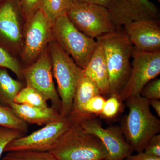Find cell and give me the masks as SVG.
<instances>
[{
	"label": "cell",
	"mask_w": 160,
	"mask_h": 160,
	"mask_svg": "<svg viewBox=\"0 0 160 160\" xmlns=\"http://www.w3.org/2000/svg\"><path fill=\"white\" fill-rule=\"evenodd\" d=\"M66 15L80 31L94 39L119 30L107 8L101 5L74 2Z\"/></svg>",
	"instance_id": "8992f818"
},
{
	"label": "cell",
	"mask_w": 160,
	"mask_h": 160,
	"mask_svg": "<svg viewBox=\"0 0 160 160\" xmlns=\"http://www.w3.org/2000/svg\"><path fill=\"white\" fill-rule=\"evenodd\" d=\"M20 0H2L0 3V47L8 51L22 46V19Z\"/></svg>",
	"instance_id": "7c38bea8"
},
{
	"label": "cell",
	"mask_w": 160,
	"mask_h": 160,
	"mask_svg": "<svg viewBox=\"0 0 160 160\" xmlns=\"http://www.w3.org/2000/svg\"><path fill=\"white\" fill-rule=\"evenodd\" d=\"M50 152L58 160H105L107 156L102 141L76 120Z\"/></svg>",
	"instance_id": "3957f363"
},
{
	"label": "cell",
	"mask_w": 160,
	"mask_h": 160,
	"mask_svg": "<svg viewBox=\"0 0 160 160\" xmlns=\"http://www.w3.org/2000/svg\"><path fill=\"white\" fill-rule=\"evenodd\" d=\"M73 0H42L40 9L52 23L66 13L74 3Z\"/></svg>",
	"instance_id": "d6986e66"
},
{
	"label": "cell",
	"mask_w": 160,
	"mask_h": 160,
	"mask_svg": "<svg viewBox=\"0 0 160 160\" xmlns=\"http://www.w3.org/2000/svg\"><path fill=\"white\" fill-rule=\"evenodd\" d=\"M9 106L18 117L27 123L46 125L62 117L53 107L41 108L14 102Z\"/></svg>",
	"instance_id": "2e32d148"
},
{
	"label": "cell",
	"mask_w": 160,
	"mask_h": 160,
	"mask_svg": "<svg viewBox=\"0 0 160 160\" xmlns=\"http://www.w3.org/2000/svg\"><path fill=\"white\" fill-rule=\"evenodd\" d=\"M0 126L26 132L27 123L18 117L10 107L0 105Z\"/></svg>",
	"instance_id": "44dd1931"
},
{
	"label": "cell",
	"mask_w": 160,
	"mask_h": 160,
	"mask_svg": "<svg viewBox=\"0 0 160 160\" xmlns=\"http://www.w3.org/2000/svg\"><path fill=\"white\" fill-rule=\"evenodd\" d=\"M42 0H20L21 8L26 21L40 9Z\"/></svg>",
	"instance_id": "83f0119b"
},
{
	"label": "cell",
	"mask_w": 160,
	"mask_h": 160,
	"mask_svg": "<svg viewBox=\"0 0 160 160\" xmlns=\"http://www.w3.org/2000/svg\"><path fill=\"white\" fill-rule=\"evenodd\" d=\"M159 3L160 2V0H157Z\"/></svg>",
	"instance_id": "d6a6232c"
},
{
	"label": "cell",
	"mask_w": 160,
	"mask_h": 160,
	"mask_svg": "<svg viewBox=\"0 0 160 160\" xmlns=\"http://www.w3.org/2000/svg\"><path fill=\"white\" fill-rule=\"evenodd\" d=\"M150 106L153 108L156 113L158 116L160 117V101L159 99H152L149 100Z\"/></svg>",
	"instance_id": "1f68e13d"
},
{
	"label": "cell",
	"mask_w": 160,
	"mask_h": 160,
	"mask_svg": "<svg viewBox=\"0 0 160 160\" xmlns=\"http://www.w3.org/2000/svg\"><path fill=\"white\" fill-rule=\"evenodd\" d=\"M23 87L22 83L11 77L4 68H0V102L9 106Z\"/></svg>",
	"instance_id": "ac0fdd59"
},
{
	"label": "cell",
	"mask_w": 160,
	"mask_h": 160,
	"mask_svg": "<svg viewBox=\"0 0 160 160\" xmlns=\"http://www.w3.org/2000/svg\"><path fill=\"white\" fill-rule=\"evenodd\" d=\"M1 160H58L50 151L19 150L8 152Z\"/></svg>",
	"instance_id": "7402d4cb"
},
{
	"label": "cell",
	"mask_w": 160,
	"mask_h": 160,
	"mask_svg": "<svg viewBox=\"0 0 160 160\" xmlns=\"http://www.w3.org/2000/svg\"><path fill=\"white\" fill-rule=\"evenodd\" d=\"M110 0H73L74 2L88 3L98 4L107 7Z\"/></svg>",
	"instance_id": "4dcf8cb0"
},
{
	"label": "cell",
	"mask_w": 160,
	"mask_h": 160,
	"mask_svg": "<svg viewBox=\"0 0 160 160\" xmlns=\"http://www.w3.org/2000/svg\"><path fill=\"white\" fill-rule=\"evenodd\" d=\"M106 8L118 29L135 21L159 16L157 6L150 0H110Z\"/></svg>",
	"instance_id": "4fadbf2b"
},
{
	"label": "cell",
	"mask_w": 160,
	"mask_h": 160,
	"mask_svg": "<svg viewBox=\"0 0 160 160\" xmlns=\"http://www.w3.org/2000/svg\"><path fill=\"white\" fill-rule=\"evenodd\" d=\"M78 121L85 131L94 134L102 141L107 152L105 160H124L134 151L126 141L121 126H110L104 129L94 117Z\"/></svg>",
	"instance_id": "8fae6325"
},
{
	"label": "cell",
	"mask_w": 160,
	"mask_h": 160,
	"mask_svg": "<svg viewBox=\"0 0 160 160\" xmlns=\"http://www.w3.org/2000/svg\"><path fill=\"white\" fill-rule=\"evenodd\" d=\"M98 94H101L99 89L83 73L76 89L72 109L69 115L78 121L84 118V106L92 98Z\"/></svg>",
	"instance_id": "e0dca14e"
},
{
	"label": "cell",
	"mask_w": 160,
	"mask_h": 160,
	"mask_svg": "<svg viewBox=\"0 0 160 160\" xmlns=\"http://www.w3.org/2000/svg\"><path fill=\"white\" fill-rule=\"evenodd\" d=\"M122 102L118 95L112 94L106 99L100 115L106 119H112L118 114L122 109Z\"/></svg>",
	"instance_id": "cb8c5ba5"
},
{
	"label": "cell",
	"mask_w": 160,
	"mask_h": 160,
	"mask_svg": "<svg viewBox=\"0 0 160 160\" xmlns=\"http://www.w3.org/2000/svg\"><path fill=\"white\" fill-rule=\"evenodd\" d=\"M26 86L38 92L46 101H51L53 107L60 111L61 101L55 86L52 67L48 47L33 63L22 70Z\"/></svg>",
	"instance_id": "30bf717a"
},
{
	"label": "cell",
	"mask_w": 160,
	"mask_h": 160,
	"mask_svg": "<svg viewBox=\"0 0 160 160\" xmlns=\"http://www.w3.org/2000/svg\"><path fill=\"white\" fill-rule=\"evenodd\" d=\"M47 47L52 74L57 83V91L61 99L60 113L62 116H68L72 109L75 92L82 75L83 69L53 39Z\"/></svg>",
	"instance_id": "277c9868"
},
{
	"label": "cell",
	"mask_w": 160,
	"mask_h": 160,
	"mask_svg": "<svg viewBox=\"0 0 160 160\" xmlns=\"http://www.w3.org/2000/svg\"><path fill=\"white\" fill-rule=\"evenodd\" d=\"M97 45L85 68L84 75L89 78L99 89L103 96H109V75L104 49L102 44Z\"/></svg>",
	"instance_id": "9a60e30c"
},
{
	"label": "cell",
	"mask_w": 160,
	"mask_h": 160,
	"mask_svg": "<svg viewBox=\"0 0 160 160\" xmlns=\"http://www.w3.org/2000/svg\"><path fill=\"white\" fill-rule=\"evenodd\" d=\"M0 68H6L14 72L18 78L23 77L22 70L17 60L11 53L0 47Z\"/></svg>",
	"instance_id": "d4e9b609"
},
{
	"label": "cell",
	"mask_w": 160,
	"mask_h": 160,
	"mask_svg": "<svg viewBox=\"0 0 160 160\" xmlns=\"http://www.w3.org/2000/svg\"><path fill=\"white\" fill-rule=\"evenodd\" d=\"M106 99L102 94L95 96L89 100L83 108L84 118L101 115Z\"/></svg>",
	"instance_id": "603a6c76"
},
{
	"label": "cell",
	"mask_w": 160,
	"mask_h": 160,
	"mask_svg": "<svg viewBox=\"0 0 160 160\" xmlns=\"http://www.w3.org/2000/svg\"><path fill=\"white\" fill-rule=\"evenodd\" d=\"M14 102L41 108L49 107L42 95L30 86L23 87L15 98Z\"/></svg>",
	"instance_id": "ffe728a7"
},
{
	"label": "cell",
	"mask_w": 160,
	"mask_h": 160,
	"mask_svg": "<svg viewBox=\"0 0 160 160\" xmlns=\"http://www.w3.org/2000/svg\"><path fill=\"white\" fill-rule=\"evenodd\" d=\"M52 23L39 9L26 21L21 55L28 63L34 62L52 40Z\"/></svg>",
	"instance_id": "9c48e42d"
},
{
	"label": "cell",
	"mask_w": 160,
	"mask_h": 160,
	"mask_svg": "<svg viewBox=\"0 0 160 160\" xmlns=\"http://www.w3.org/2000/svg\"><path fill=\"white\" fill-rule=\"evenodd\" d=\"M124 160H160V157L150 155L142 152L133 155H130Z\"/></svg>",
	"instance_id": "f546056e"
},
{
	"label": "cell",
	"mask_w": 160,
	"mask_h": 160,
	"mask_svg": "<svg viewBox=\"0 0 160 160\" xmlns=\"http://www.w3.org/2000/svg\"><path fill=\"white\" fill-rule=\"evenodd\" d=\"M140 95L148 100L160 99V79H153L144 86Z\"/></svg>",
	"instance_id": "4316f807"
},
{
	"label": "cell",
	"mask_w": 160,
	"mask_h": 160,
	"mask_svg": "<svg viewBox=\"0 0 160 160\" xmlns=\"http://www.w3.org/2000/svg\"><path fill=\"white\" fill-rule=\"evenodd\" d=\"M128 114L121 128L127 142L138 153L144 151L149 140L160 132V120L150 110L149 100L141 95L126 100Z\"/></svg>",
	"instance_id": "6da1fadb"
},
{
	"label": "cell",
	"mask_w": 160,
	"mask_h": 160,
	"mask_svg": "<svg viewBox=\"0 0 160 160\" xmlns=\"http://www.w3.org/2000/svg\"><path fill=\"white\" fill-rule=\"evenodd\" d=\"M74 121L70 115L61 117L29 135L11 141L6 146L5 152L24 150L50 151Z\"/></svg>",
	"instance_id": "ba28073f"
},
{
	"label": "cell",
	"mask_w": 160,
	"mask_h": 160,
	"mask_svg": "<svg viewBox=\"0 0 160 160\" xmlns=\"http://www.w3.org/2000/svg\"><path fill=\"white\" fill-rule=\"evenodd\" d=\"M144 152L153 156L160 157V135L158 134L149 140L144 150Z\"/></svg>",
	"instance_id": "f1b7e54d"
},
{
	"label": "cell",
	"mask_w": 160,
	"mask_h": 160,
	"mask_svg": "<svg viewBox=\"0 0 160 160\" xmlns=\"http://www.w3.org/2000/svg\"><path fill=\"white\" fill-rule=\"evenodd\" d=\"M131 72L119 96L122 102L140 95L144 86L160 74V51L146 52L133 47Z\"/></svg>",
	"instance_id": "52a82bcc"
},
{
	"label": "cell",
	"mask_w": 160,
	"mask_h": 160,
	"mask_svg": "<svg viewBox=\"0 0 160 160\" xmlns=\"http://www.w3.org/2000/svg\"><path fill=\"white\" fill-rule=\"evenodd\" d=\"M133 47L146 52L160 51V24L158 19L135 21L124 27Z\"/></svg>",
	"instance_id": "5bb4252c"
},
{
	"label": "cell",
	"mask_w": 160,
	"mask_h": 160,
	"mask_svg": "<svg viewBox=\"0 0 160 160\" xmlns=\"http://www.w3.org/2000/svg\"><path fill=\"white\" fill-rule=\"evenodd\" d=\"M52 39L84 69L97 45L94 39L89 37L72 24L66 13L58 17L52 24Z\"/></svg>",
	"instance_id": "5b68a950"
},
{
	"label": "cell",
	"mask_w": 160,
	"mask_h": 160,
	"mask_svg": "<svg viewBox=\"0 0 160 160\" xmlns=\"http://www.w3.org/2000/svg\"><path fill=\"white\" fill-rule=\"evenodd\" d=\"M2 0H0V2H1V1H2Z\"/></svg>",
	"instance_id": "836d02e7"
},
{
	"label": "cell",
	"mask_w": 160,
	"mask_h": 160,
	"mask_svg": "<svg viewBox=\"0 0 160 160\" xmlns=\"http://www.w3.org/2000/svg\"><path fill=\"white\" fill-rule=\"evenodd\" d=\"M103 46L109 75V96L119 95L131 72L133 46L125 32L116 30L97 39Z\"/></svg>",
	"instance_id": "7a4b0ae2"
},
{
	"label": "cell",
	"mask_w": 160,
	"mask_h": 160,
	"mask_svg": "<svg viewBox=\"0 0 160 160\" xmlns=\"http://www.w3.org/2000/svg\"><path fill=\"white\" fill-rule=\"evenodd\" d=\"M22 135L23 132L19 130L0 126V158L8 144Z\"/></svg>",
	"instance_id": "484cf974"
}]
</instances>
